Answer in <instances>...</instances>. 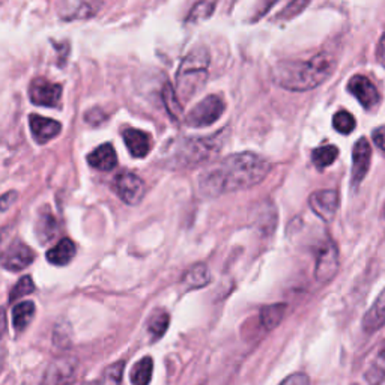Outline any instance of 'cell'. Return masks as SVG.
Segmentation results:
<instances>
[{
    "mask_svg": "<svg viewBox=\"0 0 385 385\" xmlns=\"http://www.w3.org/2000/svg\"><path fill=\"white\" fill-rule=\"evenodd\" d=\"M271 172V164L253 152L227 156L199 177V188L204 196L217 197L224 192L247 190L258 186Z\"/></svg>",
    "mask_w": 385,
    "mask_h": 385,
    "instance_id": "obj_1",
    "label": "cell"
},
{
    "mask_svg": "<svg viewBox=\"0 0 385 385\" xmlns=\"http://www.w3.org/2000/svg\"><path fill=\"white\" fill-rule=\"evenodd\" d=\"M336 68L330 53H319L309 60H283L273 71L274 82L287 91L305 92L322 84Z\"/></svg>",
    "mask_w": 385,
    "mask_h": 385,
    "instance_id": "obj_2",
    "label": "cell"
},
{
    "mask_svg": "<svg viewBox=\"0 0 385 385\" xmlns=\"http://www.w3.org/2000/svg\"><path fill=\"white\" fill-rule=\"evenodd\" d=\"M209 62H211V57L205 47L191 50L183 57L177 74V93L179 100L190 101L191 96L202 91L208 80Z\"/></svg>",
    "mask_w": 385,
    "mask_h": 385,
    "instance_id": "obj_3",
    "label": "cell"
},
{
    "mask_svg": "<svg viewBox=\"0 0 385 385\" xmlns=\"http://www.w3.org/2000/svg\"><path fill=\"white\" fill-rule=\"evenodd\" d=\"M222 150V143L218 142V137L213 138H190L182 142V146L177 154L181 164H197L204 160L211 159L218 151Z\"/></svg>",
    "mask_w": 385,
    "mask_h": 385,
    "instance_id": "obj_4",
    "label": "cell"
},
{
    "mask_svg": "<svg viewBox=\"0 0 385 385\" xmlns=\"http://www.w3.org/2000/svg\"><path fill=\"white\" fill-rule=\"evenodd\" d=\"M224 101L217 95H209L205 100L196 104L187 115V125L195 128H204L213 125L215 120L222 118L224 111Z\"/></svg>",
    "mask_w": 385,
    "mask_h": 385,
    "instance_id": "obj_5",
    "label": "cell"
},
{
    "mask_svg": "<svg viewBox=\"0 0 385 385\" xmlns=\"http://www.w3.org/2000/svg\"><path fill=\"white\" fill-rule=\"evenodd\" d=\"M30 101L35 106L41 107H59L60 96H62V86L59 83H51L47 78H35L29 87Z\"/></svg>",
    "mask_w": 385,
    "mask_h": 385,
    "instance_id": "obj_6",
    "label": "cell"
},
{
    "mask_svg": "<svg viewBox=\"0 0 385 385\" xmlns=\"http://www.w3.org/2000/svg\"><path fill=\"white\" fill-rule=\"evenodd\" d=\"M115 188L118 196L127 205H137L145 196V182L131 172H124L116 177Z\"/></svg>",
    "mask_w": 385,
    "mask_h": 385,
    "instance_id": "obj_7",
    "label": "cell"
},
{
    "mask_svg": "<svg viewBox=\"0 0 385 385\" xmlns=\"http://www.w3.org/2000/svg\"><path fill=\"white\" fill-rule=\"evenodd\" d=\"M351 92L364 109H373L379 102V92L366 75H354L348 83Z\"/></svg>",
    "mask_w": 385,
    "mask_h": 385,
    "instance_id": "obj_8",
    "label": "cell"
},
{
    "mask_svg": "<svg viewBox=\"0 0 385 385\" xmlns=\"http://www.w3.org/2000/svg\"><path fill=\"white\" fill-rule=\"evenodd\" d=\"M337 269H339V253L334 244L328 242L319 251L314 276H316L318 282L327 283L336 276Z\"/></svg>",
    "mask_w": 385,
    "mask_h": 385,
    "instance_id": "obj_9",
    "label": "cell"
},
{
    "mask_svg": "<svg viewBox=\"0 0 385 385\" xmlns=\"http://www.w3.org/2000/svg\"><path fill=\"white\" fill-rule=\"evenodd\" d=\"M310 208L321 220L330 222L339 209V195L334 190H321L310 196Z\"/></svg>",
    "mask_w": 385,
    "mask_h": 385,
    "instance_id": "obj_10",
    "label": "cell"
},
{
    "mask_svg": "<svg viewBox=\"0 0 385 385\" xmlns=\"http://www.w3.org/2000/svg\"><path fill=\"white\" fill-rule=\"evenodd\" d=\"M33 260H35L33 250L29 246H26V244L15 241L14 244H11V247L8 249L3 255L2 265L5 269L17 273V271H21L26 267H29Z\"/></svg>",
    "mask_w": 385,
    "mask_h": 385,
    "instance_id": "obj_11",
    "label": "cell"
},
{
    "mask_svg": "<svg viewBox=\"0 0 385 385\" xmlns=\"http://www.w3.org/2000/svg\"><path fill=\"white\" fill-rule=\"evenodd\" d=\"M372 156V147L367 138L361 137L354 146L352 151V183L358 186L369 172Z\"/></svg>",
    "mask_w": 385,
    "mask_h": 385,
    "instance_id": "obj_12",
    "label": "cell"
},
{
    "mask_svg": "<svg viewBox=\"0 0 385 385\" xmlns=\"http://www.w3.org/2000/svg\"><path fill=\"white\" fill-rule=\"evenodd\" d=\"M29 125L35 142L38 145H46L50 140L57 137L60 131H62V125L57 120L44 118L41 115H30Z\"/></svg>",
    "mask_w": 385,
    "mask_h": 385,
    "instance_id": "obj_13",
    "label": "cell"
},
{
    "mask_svg": "<svg viewBox=\"0 0 385 385\" xmlns=\"http://www.w3.org/2000/svg\"><path fill=\"white\" fill-rule=\"evenodd\" d=\"M124 142L127 145L128 152L134 159H143L151 151L152 140L151 136L142 129L128 128L124 131Z\"/></svg>",
    "mask_w": 385,
    "mask_h": 385,
    "instance_id": "obj_14",
    "label": "cell"
},
{
    "mask_svg": "<svg viewBox=\"0 0 385 385\" xmlns=\"http://www.w3.org/2000/svg\"><path fill=\"white\" fill-rule=\"evenodd\" d=\"M87 163H89L92 168L107 172L116 168L118 164V156L115 147L111 146V143H104L100 147H96L95 151H92L87 155Z\"/></svg>",
    "mask_w": 385,
    "mask_h": 385,
    "instance_id": "obj_15",
    "label": "cell"
},
{
    "mask_svg": "<svg viewBox=\"0 0 385 385\" xmlns=\"http://www.w3.org/2000/svg\"><path fill=\"white\" fill-rule=\"evenodd\" d=\"M385 325V289L376 298L369 312L366 313L363 319V327L367 332H373Z\"/></svg>",
    "mask_w": 385,
    "mask_h": 385,
    "instance_id": "obj_16",
    "label": "cell"
},
{
    "mask_svg": "<svg viewBox=\"0 0 385 385\" xmlns=\"http://www.w3.org/2000/svg\"><path fill=\"white\" fill-rule=\"evenodd\" d=\"M74 255H75L74 242L69 238H64L62 241H59L53 249H50L47 251V260L53 265L64 267L71 262Z\"/></svg>",
    "mask_w": 385,
    "mask_h": 385,
    "instance_id": "obj_17",
    "label": "cell"
},
{
    "mask_svg": "<svg viewBox=\"0 0 385 385\" xmlns=\"http://www.w3.org/2000/svg\"><path fill=\"white\" fill-rule=\"evenodd\" d=\"M75 370V361L71 358H62V360H57L56 363L51 364L50 369L47 370L46 382H65L71 379V376L74 375Z\"/></svg>",
    "mask_w": 385,
    "mask_h": 385,
    "instance_id": "obj_18",
    "label": "cell"
},
{
    "mask_svg": "<svg viewBox=\"0 0 385 385\" xmlns=\"http://www.w3.org/2000/svg\"><path fill=\"white\" fill-rule=\"evenodd\" d=\"M35 316V304L32 301H23L12 309V325L15 331H23L28 328Z\"/></svg>",
    "mask_w": 385,
    "mask_h": 385,
    "instance_id": "obj_19",
    "label": "cell"
},
{
    "mask_svg": "<svg viewBox=\"0 0 385 385\" xmlns=\"http://www.w3.org/2000/svg\"><path fill=\"white\" fill-rule=\"evenodd\" d=\"M385 379V340L378 346V351L375 354L373 361L366 372V381L372 384H378Z\"/></svg>",
    "mask_w": 385,
    "mask_h": 385,
    "instance_id": "obj_20",
    "label": "cell"
},
{
    "mask_svg": "<svg viewBox=\"0 0 385 385\" xmlns=\"http://www.w3.org/2000/svg\"><path fill=\"white\" fill-rule=\"evenodd\" d=\"M209 280H211V274H209L208 267L205 264H199L187 271V274L182 278V283L190 289H197L206 286Z\"/></svg>",
    "mask_w": 385,
    "mask_h": 385,
    "instance_id": "obj_21",
    "label": "cell"
},
{
    "mask_svg": "<svg viewBox=\"0 0 385 385\" xmlns=\"http://www.w3.org/2000/svg\"><path fill=\"white\" fill-rule=\"evenodd\" d=\"M285 312H286V304L267 305V307H264L260 312V323L268 331L274 330L278 323L283 321Z\"/></svg>",
    "mask_w": 385,
    "mask_h": 385,
    "instance_id": "obj_22",
    "label": "cell"
},
{
    "mask_svg": "<svg viewBox=\"0 0 385 385\" xmlns=\"http://www.w3.org/2000/svg\"><path fill=\"white\" fill-rule=\"evenodd\" d=\"M57 224L53 214L50 213V209H46V213L39 214V220L37 223V236L39 238L41 244H46L56 235Z\"/></svg>",
    "mask_w": 385,
    "mask_h": 385,
    "instance_id": "obj_23",
    "label": "cell"
},
{
    "mask_svg": "<svg viewBox=\"0 0 385 385\" xmlns=\"http://www.w3.org/2000/svg\"><path fill=\"white\" fill-rule=\"evenodd\" d=\"M152 369H154V363L151 357H145L140 360L131 370V376L129 379L136 385H145L150 384L151 378H152Z\"/></svg>",
    "mask_w": 385,
    "mask_h": 385,
    "instance_id": "obj_24",
    "label": "cell"
},
{
    "mask_svg": "<svg viewBox=\"0 0 385 385\" xmlns=\"http://www.w3.org/2000/svg\"><path fill=\"white\" fill-rule=\"evenodd\" d=\"M339 156V150L334 145L321 146L318 150H314L312 154V161L318 169H325L328 165L336 161Z\"/></svg>",
    "mask_w": 385,
    "mask_h": 385,
    "instance_id": "obj_25",
    "label": "cell"
},
{
    "mask_svg": "<svg viewBox=\"0 0 385 385\" xmlns=\"http://www.w3.org/2000/svg\"><path fill=\"white\" fill-rule=\"evenodd\" d=\"M169 314L163 310H159L152 314L150 321H147V331H150V334L154 340L164 336V332L169 328Z\"/></svg>",
    "mask_w": 385,
    "mask_h": 385,
    "instance_id": "obj_26",
    "label": "cell"
},
{
    "mask_svg": "<svg viewBox=\"0 0 385 385\" xmlns=\"http://www.w3.org/2000/svg\"><path fill=\"white\" fill-rule=\"evenodd\" d=\"M163 101L165 104V109H168V111H169V115L173 119H178L182 115V104H181L179 96H178L177 91H174L169 83L165 84L163 89Z\"/></svg>",
    "mask_w": 385,
    "mask_h": 385,
    "instance_id": "obj_27",
    "label": "cell"
},
{
    "mask_svg": "<svg viewBox=\"0 0 385 385\" xmlns=\"http://www.w3.org/2000/svg\"><path fill=\"white\" fill-rule=\"evenodd\" d=\"M332 127H334L340 134H351L355 129V119L351 113L346 110L337 111L332 118Z\"/></svg>",
    "mask_w": 385,
    "mask_h": 385,
    "instance_id": "obj_28",
    "label": "cell"
},
{
    "mask_svg": "<svg viewBox=\"0 0 385 385\" xmlns=\"http://www.w3.org/2000/svg\"><path fill=\"white\" fill-rule=\"evenodd\" d=\"M312 0H291L283 10L282 12L278 14V19L280 20H292L295 19L296 15L301 14L305 8H307L310 5Z\"/></svg>",
    "mask_w": 385,
    "mask_h": 385,
    "instance_id": "obj_29",
    "label": "cell"
},
{
    "mask_svg": "<svg viewBox=\"0 0 385 385\" xmlns=\"http://www.w3.org/2000/svg\"><path fill=\"white\" fill-rule=\"evenodd\" d=\"M35 291V285L32 282V278L29 276H24L23 278H20L19 282H17V285L12 287V291H11V295H10V301H17V300H20L23 298L24 295H29Z\"/></svg>",
    "mask_w": 385,
    "mask_h": 385,
    "instance_id": "obj_30",
    "label": "cell"
},
{
    "mask_svg": "<svg viewBox=\"0 0 385 385\" xmlns=\"http://www.w3.org/2000/svg\"><path fill=\"white\" fill-rule=\"evenodd\" d=\"M214 11V2H206V0H202L197 5H195L192 8L190 15H188V21H199L204 20L206 17H209Z\"/></svg>",
    "mask_w": 385,
    "mask_h": 385,
    "instance_id": "obj_31",
    "label": "cell"
},
{
    "mask_svg": "<svg viewBox=\"0 0 385 385\" xmlns=\"http://www.w3.org/2000/svg\"><path fill=\"white\" fill-rule=\"evenodd\" d=\"M124 369H125L124 361H118L115 364H111L110 367H107L106 372H104L101 381L109 384H119L122 381V373H124Z\"/></svg>",
    "mask_w": 385,
    "mask_h": 385,
    "instance_id": "obj_32",
    "label": "cell"
},
{
    "mask_svg": "<svg viewBox=\"0 0 385 385\" xmlns=\"http://www.w3.org/2000/svg\"><path fill=\"white\" fill-rule=\"evenodd\" d=\"M372 137H373L375 145L378 146L381 151H385V125H384V127H379V128H376V129L373 131Z\"/></svg>",
    "mask_w": 385,
    "mask_h": 385,
    "instance_id": "obj_33",
    "label": "cell"
},
{
    "mask_svg": "<svg viewBox=\"0 0 385 385\" xmlns=\"http://www.w3.org/2000/svg\"><path fill=\"white\" fill-rule=\"evenodd\" d=\"M309 378L303 373H296L294 376H289V378L283 379V384H307Z\"/></svg>",
    "mask_w": 385,
    "mask_h": 385,
    "instance_id": "obj_34",
    "label": "cell"
},
{
    "mask_svg": "<svg viewBox=\"0 0 385 385\" xmlns=\"http://www.w3.org/2000/svg\"><path fill=\"white\" fill-rule=\"evenodd\" d=\"M376 57H378V62L385 68V33L382 35V38L378 44V51H376Z\"/></svg>",
    "mask_w": 385,
    "mask_h": 385,
    "instance_id": "obj_35",
    "label": "cell"
}]
</instances>
